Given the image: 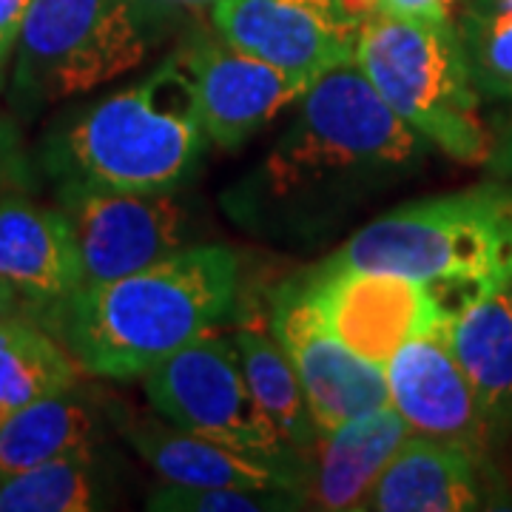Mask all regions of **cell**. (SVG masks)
I'll list each match as a JSON object with an SVG mask.
<instances>
[{"label": "cell", "instance_id": "obj_1", "mask_svg": "<svg viewBox=\"0 0 512 512\" xmlns=\"http://www.w3.org/2000/svg\"><path fill=\"white\" fill-rule=\"evenodd\" d=\"M239 256L225 245H185L143 271L83 282L43 316L74 362L100 379H137L234 311Z\"/></svg>", "mask_w": 512, "mask_h": 512}, {"label": "cell", "instance_id": "obj_2", "mask_svg": "<svg viewBox=\"0 0 512 512\" xmlns=\"http://www.w3.org/2000/svg\"><path fill=\"white\" fill-rule=\"evenodd\" d=\"M208 134L180 49L143 80L57 123L40 151L55 183L174 194L202 163Z\"/></svg>", "mask_w": 512, "mask_h": 512}, {"label": "cell", "instance_id": "obj_3", "mask_svg": "<svg viewBox=\"0 0 512 512\" xmlns=\"http://www.w3.org/2000/svg\"><path fill=\"white\" fill-rule=\"evenodd\" d=\"M427 140L384 103L359 63L316 77L262 168L271 197L299 200L376 183L419 163Z\"/></svg>", "mask_w": 512, "mask_h": 512}, {"label": "cell", "instance_id": "obj_4", "mask_svg": "<svg viewBox=\"0 0 512 512\" xmlns=\"http://www.w3.org/2000/svg\"><path fill=\"white\" fill-rule=\"evenodd\" d=\"M336 268L436 282H512V183L407 202L325 259Z\"/></svg>", "mask_w": 512, "mask_h": 512}, {"label": "cell", "instance_id": "obj_5", "mask_svg": "<svg viewBox=\"0 0 512 512\" xmlns=\"http://www.w3.org/2000/svg\"><path fill=\"white\" fill-rule=\"evenodd\" d=\"M165 20L168 6L154 0H35L15 43V109L35 117L137 69Z\"/></svg>", "mask_w": 512, "mask_h": 512}, {"label": "cell", "instance_id": "obj_6", "mask_svg": "<svg viewBox=\"0 0 512 512\" xmlns=\"http://www.w3.org/2000/svg\"><path fill=\"white\" fill-rule=\"evenodd\" d=\"M356 63L384 103L458 163H487L493 137L478 114L456 23L376 15L359 29Z\"/></svg>", "mask_w": 512, "mask_h": 512}, {"label": "cell", "instance_id": "obj_7", "mask_svg": "<svg viewBox=\"0 0 512 512\" xmlns=\"http://www.w3.org/2000/svg\"><path fill=\"white\" fill-rule=\"evenodd\" d=\"M151 410L174 427L265 461L299 481L305 495L308 458L259 407L231 339L205 333L143 376Z\"/></svg>", "mask_w": 512, "mask_h": 512}, {"label": "cell", "instance_id": "obj_8", "mask_svg": "<svg viewBox=\"0 0 512 512\" xmlns=\"http://www.w3.org/2000/svg\"><path fill=\"white\" fill-rule=\"evenodd\" d=\"M296 279L325 328L376 367L444 322L433 291L407 276L319 262Z\"/></svg>", "mask_w": 512, "mask_h": 512}, {"label": "cell", "instance_id": "obj_9", "mask_svg": "<svg viewBox=\"0 0 512 512\" xmlns=\"http://www.w3.org/2000/svg\"><path fill=\"white\" fill-rule=\"evenodd\" d=\"M57 205L69 217L86 282L143 271L185 248L191 217L174 194H123L80 183H57Z\"/></svg>", "mask_w": 512, "mask_h": 512}, {"label": "cell", "instance_id": "obj_10", "mask_svg": "<svg viewBox=\"0 0 512 512\" xmlns=\"http://www.w3.org/2000/svg\"><path fill=\"white\" fill-rule=\"evenodd\" d=\"M271 330L302 382L319 436L390 404L384 367L370 365L325 328L296 276L271 296Z\"/></svg>", "mask_w": 512, "mask_h": 512}, {"label": "cell", "instance_id": "obj_11", "mask_svg": "<svg viewBox=\"0 0 512 512\" xmlns=\"http://www.w3.org/2000/svg\"><path fill=\"white\" fill-rule=\"evenodd\" d=\"M211 23L239 52L308 80L356 63L362 29L339 0H217Z\"/></svg>", "mask_w": 512, "mask_h": 512}, {"label": "cell", "instance_id": "obj_12", "mask_svg": "<svg viewBox=\"0 0 512 512\" xmlns=\"http://www.w3.org/2000/svg\"><path fill=\"white\" fill-rule=\"evenodd\" d=\"M191 72L208 143L234 151L282 109L302 100L313 80L245 55L220 35L191 37L180 49Z\"/></svg>", "mask_w": 512, "mask_h": 512}, {"label": "cell", "instance_id": "obj_13", "mask_svg": "<svg viewBox=\"0 0 512 512\" xmlns=\"http://www.w3.org/2000/svg\"><path fill=\"white\" fill-rule=\"evenodd\" d=\"M390 404L416 436L447 441L487 458L493 427L481 410L476 390L458 367L444 330L410 339L384 367Z\"/></svg>", "mask_w": 512, "mask_h": 512}, {"label": "cell", "instance_id": "obj_14", "mask_svg": "<svg viewBox=\"0 0 512 512\" xmlns=\"http://www.w3.org/2000/svg\"><path fill=\"white\" fill-rule=\"evenodd\" d=\"M0 276L40 316L72 296L86 271L69 217L20 194H0Z\"/></svg>", "mask_w": 512, "mask_h": 512}, {"label": "cell", "instance_id": "obj_15", "mask_svg": "<svg viewBox=\"0 0 512 512\" xmlns=\"http://www.w3.org/2000/svg\"><path fill=\"white\" fill-rule=\"evenodd\" d=\"M410 436V424L393 404L319 436L316 456L308 458L305 501L325 512H359L390 458Z\"/></svg>", "mask_w": 512, "mask_h": 512}, {"label": "cell", "instance_id": "obj_16", "mask_svg": "<svg viewBox=\"0 0 512 512\" xmlns=\"http://www.w3.org/2000/svg\"><path fill=\"white\" fill-rule=\"evenodd\" d=\"M484 458L447 441L410 436L390 458L365 512H467L484 507Z\"/></svg>", "mask_w": 512, "mask_h": 512}, {"label": "cell", "instance_id": "obj_17", "mask_svg": "<svg viewBox=\"0 0 512 512\" xmlns=\"http://www.w3.org/2000/svg\"><path fill=\"white\" fill-rule=\"evenodd\" d=\"M128 444L137 450V456L148 467L163 476L168 484H185V487H248V490H288L302 495L299 481L285 476L265 461L237 453L220 441L205 439L197 433H188L174 427L165 419H143L128 416L120 424Z\"/></svg>", "mask_w": 512, "mask_h": 512}, {"label": "cell", "instance_id": "obj_18", "mask_svg": "<svg viewBox=\"0 0 512 512\" xmlns=\"http://www.w3.org/2000/svg\"><path fill=\"white\" fill-rule=\"evenodd\" d=\"M441 330L476 390L493 433L512 430V293L510 282L487 285L450 313Z\"/></svg>", "mask_w": 512, "mask_h": 512}, {"label": "cell", "instance_id": "obj_19", "mask_svg": "<svg viewBox=\"0 0 512 512\" xmlns=\"http://www.w3.org/2000/svg\"><path fill=\"white\" fill-rule=\"evenodd\" d=\"M100 419L92 404L66 390L0 419V478L63 456H94Z\"/></svg>", "mask_w": 512, "mask_h": 512}, {"label": "cell", "instance_id": "obj_20", "mask_svg": "<svg viewBox=\"0 0 512 512\" xmlns=\"http://www.w3.org/2000/svg\"><path fill=\"white\" fill-rule=\"evenodd\" d=\"M231 342L237 348L239 367L259 407L271 416L279 433L308 458V453L316 450L319 430L313 424L302 382L293 370L288 353L274 336V330L242 325Z\"/></svg>", "mask_w": 512, "mask_h": 512}, {"label": "cell", "instance_id": "obj_21", "mask_svg": "<svg viewBox=\"0 0 512 512\" xmlns=\"http://www.w3.org/2000/svg\"><path fill=\"white\" fill-rule=\"evenodd\" d=\"M77 367L63 342L15 313L0 328V419L77 387Z\"/></svg>", "mask_w": 512, "mask_h": 512}, {"label": "cell", "instance_id": "obj_22", "mask_svg": "<svg viewBox=\"0 0 512 512\" xmlns=\"http://www.w3.org/2000/svg\"><path fill=\"white\" fill-rule=\"evenodd\" d=\"M103 507L94 456H63L0 478V512H89Z\"/></svg>", "mask_w": 512, "mask_h": 512}, {"label": "cell", "instance_id": "obj_23", "mask_svg": "<svg viewBox=\"0 0 512 512\" xmlns=\"http://www.w3.org/2000/svg\"><path fill=\"white\" fill-rule=\"evenodd\" d=\"M467 72L481 97L512 100V9L470 0L456 23Z\"/></svg>", "mask_w": 512, "mask_h": 512}, {"label": "cell", "instance_id": "obj_24", "mask_svg": "<svg viewBox=\"0 0 512 512\" xmlns=\"http://www.w3.org/2000/svg\"><path fill=\"white\" fill-rule=\"evenodd\" d=\"M146 507L157 512H279L302 510L305 501L288 490L168 484L148 495Z\"/></svg>", "mask_w": 512, "mask_h": 512}, {"label": "cell", "instance_id": "obj_25", "mask_svg": "<svg viewBox=\"0 0 512 512\" xmlns=\"http://www.w3.org/2000/svg\"><path fill=\"white\" fill-rule=\"evenodd\" d=\"M35 188V171L23 151L15 123L0 120V194H26Z\"/></svg>", "mask_w": 512, "mask_h": 512}, {"label": "cell", "instance_id": "obj_26", "mask_svg": "<svg viewBox=\"0 0 512 512\" xmlns=\"http://www.w3.org/2000/svg\"><path fill=\"white\" fill-rule=\"evenodd\" d=\"M458 0H379V15L427 20V23H456Z\"/></svg>", "mask_w": 512, "mask_h": 512}, {"label": "cell", "instance_id": "obj_27", "mask_svg": "<svg viewBox=\"0 0 512 512\" xmlns=\"http://www.w3.org/2000/svg\"><path fill=\"white\" fill-rule=\"evenodd\" d=\"M32 3L35 0H0V60H9V55L15 52V43Z\"/></svg>", "mask_w": 512, "mask_h": 512}, {"label": "cell", "instance_id": "obj_28", "mask_svg": "<svg viewBox=\"0 0 512 512\" xmlns=\"http://www.w3.org/2000/svg\"><path fill=\"white\" fill-rule=\"evenodd\" d=\"M487 163L493 165L495 174H504V177H512V126L510 131L504 134V140L498 143V148L490 151V160Z\"/></svg>", "mask_w": 512, "mask_h": 512}, {"label": "cell", "instance_id": "obj_29", "mask_svg": "<svg viewBox=\"0 0 512 512\" xmlns=\"http://www.w3.org/2000/svg\"><path fill=\"white\" fill-rule=\"evenodd\" d=\"M0 308H20V299L15 288L0 276Z\"/></svg>", "mask_w": 512, "mask_h": 512}, {"label": "cell", "instance_id": "obj_30", "mask_svg": "<svg viewBox=\"0 0 512 512\" xmlns=\"http://www.w3.org/2000/svg\"><path fill=\"white\" fill-rule=\"evenodd\" d=\"M154 3L168 6V9H174V6H180V9H200V6H214L217 0H154Z\"/></svg>", "mask_w": 512, "mask_h": 512}, {"label": "cell", "instance_id": "obj_31", "mask_svg": "<svg viewBox=\"0 0 512 512\" xmlns=\"http://www.w3.org/2000/svg\"><path fill=\"white\" fill-rule=\"evenodd\" d=\"M15 313H20V308H0V328H3Z\"/></svg>", "mask_w": 512, "mask_h": 512}, {"label": "cell", "instance_id": "obj_32", "mask_svg": "<svg viewBox=\"0 0 512 512\" xmlns=\"http://www.w3.org/2000/svg\"><path fill=\"white\" fill-rule=\"evenodd\" d=\"M3 74H6V60H0V92H3Z\"/></svg>", "mask_w": 512, "mask_h": 512}, {"label": "cell", "instance_id": "obj_33", "mask_svg": "<svg viewBox=\"0 0 512 512\" xmlns=\"http://www.w3.org/2000/svg\"><path fill=\"white\" fill-rule=\"evenodd\" d=\"M498 3H504V6H510L512 9V0H498Z\"/></svg>", "mask_w": 512, "mask_h": 512}, {"label": "cell", "instance_id": "obj_34", "mask_svg": "<svg viewBox=\"0 0 512 512\" xmlns=\"http://www.w3.org/2000/svg\"><path fill=\"white\" fill-rule=\"evenodd\" d=\"M510 293H512V282H510Z\"/></svg>", "mask_w": 512, "mask_h": 512}]
</instances>
